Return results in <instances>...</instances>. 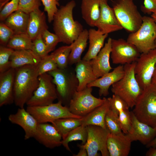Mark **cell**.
<instances>
[{
    "label": "cell",
    "instance_id": "cell-1",
    "mask_svg": "<svg viewBox=\"0 0 156 156\" xmlns=\"http://www.w3.org/2000/svg\"><path fill=\"white\" fill-rule=\"evenodd\" d=\"M76 6L72 0L61 6L55 14L53 20V29L61 42L70 45L78 37L83 30L82 25L75 20L73 10Z\"/></svg>",
    "mask_w": 156,
    "mask_h": 156
},
{
    "label": "cell",
    "instance_id": "cell-2",
    "mask_svg": "<svg viewBox=\"0 0 156 156\" xmlns=\"http://www.w3.org/2000/svg\"><path fill=\"white\" fill-rule=\"evenodd\" d=\"M14 92V103L23 108L39 83L37 66L26 65L15 69Z\"/></svg>",
    "mask_w": 156,
    "mask_h": 156
},
{
    "label": "cell",
    "instance_id": "cell-3",
    "mask_svg": "<svg viewBox=\"0 0 156 156\" xmlns=\"http://www.w3.org/2000/svg\"><path fill=\"white\" fill-rule=\"evenodd\" d=\"M135 62L124 65L123 77L112 86V92L124 100L129 108L134 107L143 90L135 77Z\"/></svg>",
    "mask_w": 156,
    "mask_h": 156
},
{
    "label": "cell",
    "instance_id": "cell-4",
    "mask_svg": "<svg viewBox=\"0 0 156 156\" xmlns=\"http://www.w3.org/2000/svg\"><path fill=\"white\" fill-rule=\"evenodd\" d=\"M132 111L138 119L156 127V82L143 90Z\"/></svg>",
    "mask_w": 156,
    "mask_h": 156
},
{
    "label": "cell",
    "instance_id": "cell-5",
    "mask_svg": "<svg viewBox=\"0 0 156 156\" xmlns=\"http://www.w3.org/2000/svg\"><path fill=\"white\" fill-rule=\"evenodd\" d=\"M156 23L152 17L144 16L140 28L131 33L127 41L134 45L142 53L156 48Z\"/></svg>",
    "mask_w": 156,
    "mask_h": 156
},
{
    "label": "cell",
    "instance_id": "cell-6",
    "mask_svg": "<svg viewBox=\"0 0 156 156\" xmlns=\"http://www.w3.org/2000/svg\"><path fill=\"white\" fill-rule=\"evenodd\" d=\"M113 8L123 28L131 33L140 28L142 23L143 16L133 0H119L114 5Z\"/></svg>",
    "mask_w": 156,
    "mask_h": 156
},
{
    "label": "cell",
    "instance_id": "cell-7",
    "mask_svg": "<svg viewBox=\"0 0 156 156\" xmlns=\"http://www.w3.org/2000/svg\"><path fill=\"white\" fill-rule=\"evenodd\" d=\"M92 87H87L83 90L76 91L68 105L70 111L73 114L83 117L104 102L105 97L98 98L92 94Z\"/></svg>",
    "mask_w": 156,
    "mask_h": 156
},
{
    "label": "cell",
    "instance_id": "cell-8",
    "mask_svg": "<svg viewBox=\"0 0 156 156\" xmlns=\"http://www.w3.org/2000/svg\"><path fill=\"white\" fill-rule=\"evenodd\" d=\"M26 110L39 123H52L60 118L66 117L82 118L72 114L66 106L60 101L55 103L43 106H27Z\"/></svg>",
    "mask_w": 156,
    "mask_h": 156
},
{
    "label": "cell",
    "instance_id": "cell-9",
    "mask_svg": "<svg viewBox=\"0 0 156 156\" xmlns=\"http://www.w3.org/2000/svg\"><path fill=\"white\" fill-rule=\"evenodd\" d=\"M38 86L26 103L27 106H38L48 105L58 99L56 86L52 77L48 73L39 76Z\"/></svg>",
    "mask_w": 156,
    "mask_h": 156
},
{
    "label": "cell",
    "instance_id": "cell-10",
    "mask_svg": "<svg viewBox=\"0 0 156 156\" xmlns=\"http://www.w3.org/2000/svg\"><path fill=\"white\" fill-rule=\"evenodd\" d=\"M65 69L58 68L48 73L53 78L58 101H61L62 104L68 101L69 103L73 95L77 91L78 85L76 75L68 73Z\"/></svg>",
    "mask_w": 156,
    "mask_h": 156
},
{
    "label": "cell",
    "instance_id": "cell-11",
    "mask_svg": "<svg viewBox=\"0 0 156 156\" xmlns=\"http://www.w3.org/2000/svg\"><path fill=\"white\" fill-rule=\"evenodd\" d=\"M88 137L84 144L78 145L87 151L88 156H98L100 151L102 156H109L107 147V141L110 133L107 129L101 127L89 125L86 126Z\"/></svg>",
    "mask_w": 156,
    "mask_h": 156
},
{
    "label": "cell",
    "instance_id": "cell-12",
    "mask_svg": "<svg viewBox=\"0 0 156 156\" xmlns=\"http://www.w3.org/2000/svg\"><path fill=\"white\" fill-rule=\"evenodd\" d=\"M156 66V48L141 53L135 62V77L142 90L151 83Z\"/></svg>",
    "mask_w": 156,
    "mask_h": 156
},
{
    "label": "cell",
    "instance_id": "cell-13",
    "mask_svg": "<svg viewBox=\"0 0 156 156\" xmlns=\"http://www.w3.org/2000/svg\"><path fill=\"white\" fill-rule=\"evenodd\" d=\"M110 56L115 64L124 65L135 62L141 53L133 44L120 38L112 39Z\"/></svg>",
    "mask_w": 156,
    "mask_h": 156
},
{
    "label": "cell",
    "instance_id": "cell-14",
    "mask_svg": "<svg viewBox=\"0 0 156 156\" xmlns=\"http://www.w3.org/2000/svg\"><path fill=\"white\" fill-rule=\"evenodd\" d=\"M100 14L95 25L97 30L103 34H108L123 29L107 0H100Z\"/></svg>",
    "mask_w": 156,
    "mask_h": 156
},
{
    "label": "cell",
    "instance_id": "cell-15",
    "mask_svg": "<svg viewBox=\"0 0 156 156\" xmlns=\"http://www.w3.org/2000/svg\"><path fill=\"white\" fill-rule=\"evenodd\" d=\"M33 138L48 148L52 149L62 145L61 135L52 124L48 123L38 124Z\"/></svg>",
    "mask_w": 156,
    "mask_h": 156
},
{
    "label": "cell",
    "instance_id": "cell-16",
    "mask_svg": "<svg viewBox=\"0 0 156 156\" xmlns=\"http://www.w3.org/2000/svg\"><path fill=\"white\" fill-rule=\"evenodd\" d=\"M131 126L126 134L131 142L138 141L146 145L156 137V127H153L138 120L131 112Z\"/></svg>",
    "mask_w": 156,
    "mask_h": 156
},
{
    "label": "cell",
    "instance_id": "cell-17",
    "mask_svg": "<svg viewBox=\"0 0 156 156\" xmlns=\"http://www.w3.org/2000/svg\"><path fill=\"white\" fill-rule=\"evenodd\" d=\"M8 119L12 123L22 128L25 133V140L34 138L39 123L24 107L19 108L16 113L10 114Z\"/></svg>",
    "mask_w": 156,
    "mask_h": 156
},
{
    "label": "cell",
    "instance_id": "cell-18",
    "mask_svg": "<svg viewBox=\"0 0 156 156\" xmlns=\"http://www.w3.org/2000/svg\"><path fill=\"white\" fill-rule=\"evenodd\" d=\"M15 69L11 68L0 73V106L14 103V88Z\"/></svg>",
    "mask_w": 156,
    "mask_h": 156
},
{
    "label": "cell",
    "instance_id": "cell-19",
    "mask_svg": "<svg viewBox=\"0 0 156 156\" xmlns=\"http://www.w3.org/2000/svg\"><path fill=\"white\" fill-rule=\"evenodd\" d=\"M131 142L128 137L122 132L117 134L109 133L107 141V147L109 156H128Z\"/></svg>",
    "mask_w": 156,
    "mask_h": 156
},
{
    "label": "cell",
    "instance_id": "cell-20",
    "mask_svg": "<svg viewBox=\"0 0 156 156\" xmlns=\"http://www.w3.org/2000/svg\"><path fill=\"white\" fill-rule=\"evenodd\" d=\"M124 65H120L117 66L112 71L97 79L87 86L98 88L100 96H107L109 94L110 87L123 77L125 74Z\"/></svg>",
    "mask_w": 156,
    "mask_h": 156
},
{
    "label": "cell",
    "instance_id": "cell-21",
    "mask_svg": "<svg viewBox=\"0 0 156 156\" xmlns=\"http://www.w3.org/2000/svg\"><path fill=\"white\" fill-rule=\"evenodd\" d=\"M112 39L109 38L96 56L91 60L94 72L97 79L108 73L112 69L109 62Z\"/></svg>",
    "mask_w": 156,
    "mask_h": 156
},
{
    "label": "cell",
    "instance_id": "cell-22",
    "mask_svg": "<svg viewBox=\"0 0 156 156\" xmlns=\"http://www.w3.org/2000/svg\"><path fill=\"white\" fill-rule=\"evenodd\" d=\"M75 72L78 81L77 91L85 89L97 79L94 72L91 60H81L76 63Z\"/></svg>",
    "mask_w": 156,
    "mask_h": 156
},
{
    "label": "cell",
    "instance_id": "cell-23",
    "mask_svg": "<svg viewBox=\"0 0 156 156\" xmlns=\"http://www.w3.org/2000/svg\"><path fill=\"white\" fill-rule=\"evenodd\" d=\"M48 28L44 12L38 8L29 14L26 33L32 41Z\"/></svg>",
    "mask_w": 156,
    "mask_h": 156
},
{
    "label": "cell",
    "instance_id": "cell-24",
    "mask_svg": "<svg viewBox=\"0 0 156 156\" xmlns=\"http://www.w3.org/2000/svg\"><path fill=\"white\" fill-rule=\"evenodd\" d=\"M41 58L31 50H14L10 58L11 68L31 65L37 66Z\"/></svg>",
    "mask_w": 156,
    "mask_h": 156
},
{
    "label": "cell",
    "instance_id": "cell-25",
    "mask_svg": "<svg viewBox=\"0 0 156 156\" xmlns=\"http://www.w3.org/2000/svg\"><path fill=\"white\" fill-rule=\"evenodd\" d=\"M88 31V49L82 59L86 61L91 60L96 56L104 46L105 40L108 35L94 29H90Z\"/></svg>",
    "mask_w": 156,
    "mask_h": 156
},
{
    "label": "cell",
    "instance_id": "cell-26",
    "mask_svg": "<svg viewBox=\"0 0 156 156\" xmlns=\"http://www.w3.org/2000/svg\"><path fill=\"white\" fill-rule=\"evenodd\" d=\"M109 109L108 101L107 98L105 97L104 102L102 104L82 118L81 125L86 127L89 125H93L107 129L105 124V118Z\"/></svg>",
    "mask_w": 156,
    "mask_h": 156
},
{
    "label": "cell",
    "instance_id": "cell-27",
    "mask_svg": "<svg viewBox=\"0 0 156 156\" xmlns=\"http://www.w3.org/2000/svg\"><path fill=\"white\" fill-rule=\"evenodd\" d=\"M82 17L91 27H94L100 13V0H82L81 5Z\"/></svg>",
    "mask_w": 156,
    "mask_h": 156
},
{
    "label": "cell",
    "instance_id": "cell-28",
    "mask_svg": "<svg viewBox=\"0 0 156 156\" xmlns=\"http://www.w3.org/2000/svg\"><path fill=\"white\" fill-rule=\"evenodd\" d=\"M29 17V14L18 10L5 19V23L14 34L26 33Z\"/></svg>",
    "mask_w": 156,
    "mask_h": 156
},
{
    "label": "cell",
    "instance_id": "cell-29",
    "mask_svg": "<svg viewBox=\"0 0 156 156\" xmlns=\"http://www.w3.org/2000/svg\"><path fill=\"white\" fill-rule=\"evenodd\" d=\"M88 39V31L83 29L77 38L71 44V49L68 63H77L81 60V55L86 49Z\"/></svg>",
    "mask_w": 156,
    "mask_h": 156
},
{
    "label": "cell",
    "instance_id": "cell-30",
    "mask_svg": "<svg viewBox=\"0 0 156 156\" xmlns=\"http://www.w3.org/2000/svg\"><path fill=\"white\" fill-rule=\"evenodd\" d=\"M61 135L62 139L71 131L82 125V118L66 117L56 120L51 123Z\"/></svg>",
    "mask_w": 156,
    "mask_h": 156
},
{
    "label": "cell",
    "instance_id": "cell-31",
    "mask_svg": "<svg viewBox=\"0 0 156 156\" xmlns=\"http://www.w3.org/2000/svg\"><path fill=\"white\" fill-rule=\"evenodd\" d=\"M33 46V41L27 33L14 34L7 45L14 50H32Z\"/></svg>",
    "mask_w": 156,
    "mask_h": 156
},
{
    "label": "cell",
    "instance_id": "cell-32",
    "mask_svg": "<svg viewBox=\"0 0 156 156\" xmlns=\"http://www.w3.org/2000/svg\"><path fill=\"white\" fill-rule=\"evenodd\" d=\"M88 132L86 127L79 126L70 131L65 138L63 139L62 145L68 151H71L69 146V143L73 141L81 140L82 144H84L86 142Z\"/></svg>",
    "mask_w": 156,
    "mask_h": 156
},
{
    "label": "cell",
    "instance_id": "cell-33",
    "mask_svg": "<svg viewBox=\"0 0 156 156\" xmlns=\"http://www.w3.org/2000/svg\"><path fill=\"white\" fill-rule=\"evenodd\" d=\"M71 49L70 44L61 47L51 54L56 62L58 68L65 69L68 64V60Z\"/></svg>",
    "mask_w": 156,
    "mask_h": 156
},
{
    "label": "cell",
    "instance_id": "cell-34",
    "mask_svg": "<svg viewBox=\"0 0 156 156\" xmlns=\"http://www.w3.org/2000/svg\"><path fill=\"white\" fill-rule=\"evenodd\" d=\"M106 128L110 133L117 134L122 132L119 118V114L109 108L105 118Z\"/></svg>",
    "mask_w": 156,
    "mask_h": 156
},
{
    "label": "cell",
    "instance_id": "cell-35",
    "mask_svg": "<svg viewBox=\"0 0 156 156\" xmlns=\"http://www.w3.org/2000/svg\"><path fill=\"white\" fill-rule=\"evenodd\" d=\"M57 64L51 54L41 58L37 66L39 75L57 68Z\"/></svg>",
    "mask_w": 156,
    "mask_h": 156
},
{
    "label": "cell",
    "instance_id": "cell-36",
    "mask_svg": "<svg viewBox=\"0 0 156 156\" xmlns=\"http://www.w3.org/2000/svg\"><path fill=\"white\" fill-rule=\"evenodd\" d=\"M14 50L5 46L0 47V73L3 72L11 68L10 57Z\"/></svg>",
    "mask_w": 156,
    "mask_h": 156
},
{
    "label": "cell",
    "instance_id": "cell-37",
    "mask_svg": "<svg viewBox=\"0 0 156 156\" xmlns=\"http://www.w3.org/2000/svg\"><path fill=\"white\" fill-rule=\"evenodd\" d=\"M129 109H122L119 112L120 128L123 133L125 134L128 133L131 126V112H129Z\"/></svg>",
    "mask_w": 156,
    "mask_h": 156
},
{
    "label": "cell",
    "instance_id": "cell-38",
    "mask_svg": "<svg viewBox=\"0 0 156 156\" xmlns=\"http://www.w3.org/2000/svg\"><path fill=\"white\" fill-rule=\"evenodd\" d=\"M42 36L49 53L53 50L57 44L61 42L56 34L51 33L48 29L42 32Z\"/></svg>",
    "mask_w": 156,
    "mask_h": 156
},
{
    "label": "cell",
    "instance_id": "cell-39",
    "mask_svg": "<svg viewBox=\"0 0 156 156\" xmlns=\"http://www.w3.org/2000/svg\"><path fill=\"white\" fill-rule=\"evenodd\" d=\"M32 41L33 46L32 51L36 55L41 58L48 55L49 53L42 39V34L39 35Z\"/></svg>",
    "mask_w": 156,
    "mask_h": 156
},
{
    "label": "cell",
    "instance_id": "cell-40",
    "mask_svg": "<svg viewBox=\"0 0 156 156\" xmlns=\"http://www.w3.org/2000/svg\"><path fill=\"white\" fill-rule=\"evenodd\" d=\"M41 5L40 0H19L18 10L29 14Z\"/></svg>",
    "mask_w": 156,
    "mask_h": 156
},
{
    "label": "cell",
    "instance_id": "cell-41",
    "mask_svg": "<svg viewBox=\"0 0 156 156\" xmlns=\"http://www.w3.org/2000/svg\"><path fill=\"white\" fill-rule=\"evenodd\" d=\"M109 108L119 114V112L124 109L129 108L126 102L119 96L113 94L112 97L107 98Z\"/></svg>",
    "mask_w": 156,
    "mask_h": 156
},
{
    "label": "cell",
    "instance_id": "cell-42",
    "mask_svg": "<svg viewBox=\"0 0 156 156\" xmlns=\"http://www.w3.org/2000/svg\"><path fill=\"white\" fill-rule=\"evenodd\" d=\"M44 7V10L47 12L49 23L53 21L54 16L57 11V6L59 4L57 0H40Z\"/></svg>",
    "mask_w": 156,
    "mask_h": 156
},
{
    "label": "cell",
    "instance_id": "cell-43",
    "mask_svg": "<svg viewBox=\"0 0 156 156\" xmlns=\"http://www.w3.org/2000/svg\"><path fill=\"white\" fill-rule=\"evenodd\" d=\"M19 0H11L7 2L1 10L0 19L5 21L11 14L18 10Z\"/></svg>",
    "mask_w": 156,
    "mask_h": 156
},
{
    "label": "cell",
    "instance_id": "cell-44",
    "mask_svg": "<svg viewBox=\"0 0 156 156\" xmlns=\"http://www.w3.org/2000/svg\"><path fill=\"white\" fill-rule=\"evenodd\" d=\"M14 34L12 30L5 23L0 24V42L1 45L7 46L12 36Z\"/></svg>",
    "mask_w": 156,
    "mask_h": 156
},
{
    "label": "cell",
    "instance_id": "cell-45",
    "mask_svg": "<svg viewBox=\"0 0 156 156\" xmlns=\"http://www.w3.org/2000/svg\"><path fill=\"white\" fill-rule=\"evenodd\" d=\"M144 5L141 8L144 13L152 14L156 10V0H144Z\"/></svg>",
    "mask_w": 156,
    "mask_h": 156
},
{
    "label": "cell",
    "instance_id": "cell-46",
    "mask_svg": "<svg viewBox=\"0 0 156 156\" xmlns=\"http://www.w3.org/2000/svg\"><path fill=\"white\" fill-rule=\"evenodd\" d=\"M80 150L78 153L74 155L75 156H87L88 153L86 150L83 147H79Z\"/></svg>",
    "mask_w": 156,
    "mask_h": 156
},
{
    "label": "cell",
    "instance_id": "cell-47",
    "mask_svg": "<svg viewBox=\"0 0 156 156\" xmlns=\"http://www.w3.org/2000/svg\"><path fill=\"white\" fill-rule=\"evenodd\" d=\"M146 155L147 156H156V148L150 147L147 152Z\"/></svg>",
    "mask_w": 156,
    "mask_h": 156
},
{
    "label": "cell",
    "instance_id": "cell-48",
    "mask_svg": "<svg viewBox=\"0 0 156 156\" xmlns=\"http://www.w3.org/2000/svg\"><path fill=\"white\" fill-rule=\"evenodd\" d=\"M147 148H156V137L146 145Z\"/></svg>",
    "mask_w": 156,
    "mask_h": 156
},
{
    "label": "cell",
    "instance_id": "cell-49",
    "mask_svg": "<svg viewBox=\"0 0 156 156\" xmlns=\"http://www.w3.org/2000/svg\"><path fill=\"white\" fill-rule=\"evenodd\" d=\"M10 0H0V9L1 10L4 5Z\"/></svg>",
    "mask_w": 156,
    "mask_h": 156
},
{
    "label": "cell",
    "instance_id": "cell-50",
    "mask_svg": "<svg viewBox=\"0 0 156 156\" xmlns=\"http://www.w3.org/2000/svg\"><path fill=\"white\" fill-rule=\"evenodd\" d=\"M152 82H156V66L155 70L152 78Z\"/></svg>",
    "mask_w": 156,
    "mask_h": 156
},
{
    "label": "cell",
    "instance_id": "cell-51",
    "mask_svg": "<svg viewBox=\"0 0 156 156\" xmlns=\"http://www.w3.org/2000/svg\"><path fill=\"white\" fill-rule=\"evenodd\" d=\"M152 17L156 23V10L154 11L151 15Z\"/></svg>",
    "mask_w": 156,
    "mask_h": 156
},
{
    "label": "cell",
    "instance_id": "cell-52",
    "mask_svg": "<svg viewBox=\"0 0 156 156\" xmlns=\"http://www.w3.org/2000/svg\"><path fill=\"white\" fill-rule=\"evenodd\" d=\"M155 43H156V40H155Z\"/></svg>",
    "mask_w": 156,
    "mask_h": 156
},
{
    "label": "cell",
    "instance_id": "cell-53",
    "mask_svg": "<svg viewBox=\"0 0 156 156\" xmlns=\"http://www.w3.org/2000/svg\"><path fill=\"white\" fill-rule=\"evenodd\" d=\"M57 1H58L59 0H57Z\"/></svg>",
    "mask_w": 156,
    "mask_h": 156
}]
</instances>
